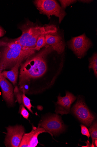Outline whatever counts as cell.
Here are the masks:
<instances>
[{
  "label": "cell",
  "instance_id": "1",
  "mask_svg": "<svg viewBox=\"0 0 97 147\" xmlns=\"http://www.w3.org/2000/svg\"><path fill=\"white\" fill-rule=\"evenodd\" d=\"M53 49L47 45L43 50L28 58L21 65L19 75L20 88H29V82L32 79L42 76L47 70L46 58Z\"/></svg>",
  "mask_w": 97,
  "mask_h": 147
},
{
  "label": "cell",
  "instance_id": "2",
  "mask_svg": "<svg viewBox=\"0 0 97 147\" xmlns=\"http://www.w3.org/2000/svg\"><path fill=\"white\" fill-rule=\"evenodd\" d=\"M36 50L23 47L15 39L0 41V73L12 69L35 53Z\"/></svg>",
  "mask_w": 97,
  "mask_h": 147
},
{
  "label": "cell",
  "instance_id": "3",
  "mask_svg": "<svg viewBox=\"0 0 97 147\" xmlns=\"http://www.w3.org/2000/svg\"><path fill=\"white\" fill-rule=\"evenodd\" d=\"M20 29L22 34L15 39L16 41L23 47L34 50L37 40L40 36L56 33L58 31L55 25L46 24L40 26L30 21L22 26Z\"/></svg>",
  "mask_w": 97,
  "mask_h": 147
},
{
  "label": "cell",
  "instance_id": "4",
  "mask_svg": "<svg viewBox=\"0 0 97 147\" xmlns=\"http://www.w3.org/2000/svg\"><path fill=\"white\" fill-rule=\"evenodd\" d=\"M34 3L38 9L49 19L52 16L58 17L60 23L66 15L65 11L56 1L37 0L34 1Z\"/></svg>",
  "mask_w": 97,
  "mask_h": 147
},
{
  "label": "cell",
  "instance_id": "5",
  "mask_svg": "<svg viewBox=\"0 0 97 147\" xmlns=\"http://www.w3.org/2000/svg\"><path fill=\"white\" fill-rule=\"evenodd\" d=\"M72 111L79 121L87 126L91 125L95 118L84 100L81 98H78Z\"/></svg>",
  "mask_w": 97,
  "mask_h": 147
},
{
  "label": "cell",
  "instance_id": "6",
  "mask_svg": "<svg viewBox=\"0 0 97 147\" xmlns=\"http://www.w3.org/2000/svg\"><path fill=\"white\" fill-rule=\"evenodd\" d=\"M39 126L44 128L52 136L58 134L64 131L65 129L61 119L57 115L45 119Z\"/></svg>",
  "mask_w": 97,
  "mask_h": 147
},
{
  "label": "cell",
  "instance_id": "7",
  "mask_svg": "<svg viewBox=\"0 0 97 147\" xmlns=\"http://www.w3.org/2000/svg\"><path fill=\"white\" fill-rule=\"evenodd\" d=\"M7 134L5 144L7 147H19L24 133V129L21 125L9 126L7 128Z\"/></svg>",
  "mask_w": 97,
  "mask_h": 147
},
{
  "label": "cell",
  "instance_id": "8",
  "mask_svg": "<svg viewBox=\"0 0 97 147\" xmlns=\"http://www.w3.org/2000/svg\"><path fill=\"white\" fill-rule=\"evenodd\" d=\"M69 44L71 48L79 57L84 56L92 45L90 40L85 34L73 38Z\"/></svg>",
  "mask_w": 97,
  "mask_h": 147
},
{
  "label": "cell",
  "instance_id": "9",
  "mask_svg": "<svg viewBox=\"0 0 97 147\" xmlns=\"http://www.w3.org/2000/svg\"><path fill=\"white\" fill-rule=\"evenodd\" d=\"M76 97L72 93L67 92L66 96L61 97L59 95L58 98L57 107L55 112L57 114L62 115L70 113L71 105L76 99Z\"/></svg>",
  "mask_w": 97,
  "mask_h": 147
},
{
  "label": "cell",
  "instance_id": "10",
  "mask_svg": "<svg viewBox=\"0 0 97 147\" xmlns=\"http://www.w3.org/2000/svg\"><path fill=\"white\" fill-rule=\"evenodd\" d=\"M46 132L44 128L39 126L38 128L33 129L30 132L24 134L19 147H36L38 143V135L42 133Z\"/></svg>",
  "mask_w": 97,
  "mask_h": 147
},
{
  "label": "cell",
  "instance_id": "11",
  "mask_svg": "<svg viewBox=\"0 0 97 147\" xmlns=\"http://www.w3.org/2000/svg\"><path fill=\"white\" fill-rule=\"evenodd\" d=\"M0 87L3 99L8 104L13 105L14 102L13 86L1 73H0Z\"/></svg>",
  "mask_w": 97,
  "mask_h": 147
},
{
  "label": "cell",
  "instance_id": "12",
  "mask_svg": "<svg viewBox=\"0 0 97 147\" xmlns=\"http://www.w3.org/2000/svg\"><path fill=\"white\" fill-rule=\"evenodd\" d=\"M55 34L45 35L46 44L51 46L59 54H61L64 51L65 45L61 37Z\"/></svg>",
  "mask_w": 97,
  "mask_h": 147
},
{
  "label": "cell",
  "instance_id": "13",
  "mask_svg": "<svg viewBox=\"0 0 97 147\" xmlns=\"http://www.w3.org/2000/svg\"><path fill=\"white\" fill-rule=\"evenodd\" d=\"M22 62L17 63L9 71H4L1 74L6 78H7L15 86L17 82L18 75V69Z\"/></svg>",
  "mask_w": 97,
  "mask_h": 147
},
{
  "label": "cell",
  "instance_id": "14",
  "mask_svg": "<svg viewBox=\"0 0 97 147\" xmlns=\"http://www.w3.org/2000/svg\"><path fill=\"white\" fill-rule=\"evenodd\" d=\"M89 131L92 140L91 147H95L94 140L97 139V124L96 122H94L91 126Z\"/></svg>",
  "mask_w": 97,
  "mask_h": 147
},
{
  "label": "cell",
  "instance_id": "15",
  "mask_svg": "<svg viewBox=\"0 0 97 147\" xmlns=\"http://www.w3.org/2000/svg\"><path fill=\"white\" fill-rule=\"evenodd\" d=\"M89 69H92L94 74L96 77L97 76V55L96 53H94L93 56L89 59Z\"/></svg>",
  "mask_w": 97,
  "mask_h": 147
},
{
  "label": "cell",
  "instance_id": "16",
  "mask_svg": "<svg viewBox=\"0 0 97 147\" xmlns=\"http://www.w3.org/2000/svg\"><path fill=\"white\" fill-rule=\"evenodd\" d=\"M45 35H41L38 38L35 48L36 51H39L41 48L47 45Z\"/></svg>",
  "mask_w": 97,
  "mask_h": 147
},
{
  "label": "cell",
  "instance_id": "17",
  "mask_svg": "<svg viewBox=\"0 0 97 147\" xmlns=\"http://www.w3.org/2000/svg\"><path fill=\"white\" fill-rule=\"evenodd\" d=\"M24 93H22V103L26 107L31 113H33V112L31 110V108L33 107L31 104L30 100L27 97Z\"/></svg>",
  "mask_w": 97,
  "mask_h": 147
},
{
  "label": "cell",
  "instance_id": "18",
  "mask_svg": "<svg viewBox=\"0 0 97 147\" xmlns=\"http://www.w3.org/2000/svg\"><path fill=\"white\" fill-rule=\"evenodd\" d=\"M20 112L23 117L26 119H28L29 116V113L25 108L23 105H21L20 109Z\"/></svg>",
  "mask_w": 97,
  "mask_h": 147
},
{
  "label": "cell",
  "instance_id": "19",
  "mask_svg": "<svg viewBox=\"0 0 97 147\" xmlns=\"http://www.w3.org/2000/svg\"><path fill=\"white\" fill-rule=\"evenodd\" d=\"M81 132L82 134L85 136H87L88 138L90 137V135L89 130L84 125H81Z\"/></svg>",
  "mask_w": 97,
  "mask_h": 147
},
{
  "label": "cell",
  "instance_id": "20",
  "mask_svg": "<svg viewBox=\"0 0 97 147\" xmlns=\"http://www.w3.org/2000/svg\"><path fill=\"white\" fill-rule=\"evenodd\" d=\"M61 3L62 8H65L67 6L75 3L76 1H59Z\"/></svg>",
  "mask_w": 97,
  "mask_h": 147
},
{
  "label": "cell",
  "instance_id": "21",
  "mask_svg": "<svg viewBox=\"0 0 97 147\" xmlns=\"http://www.w3.org/2000/svg\"><path fill=\"white\" fill-rule=\"evenodd\" d=\"M5 31L0 26V37L3 36L5 34Z\"/></svg>",
  "mask_w": 97,
  "mask_h": 147
},
{
  "label": "cell",
  "instance_id": "22",
  "mask_svg": "<svg viewBox=\"0 0 97 147\" xmlns=\"http://www.w3.org/2000/svg\"><path fill=\"white\" fill-rule=\"evenodd\" d=\"M79 1L83 2V3H88L91 2L92 1Z\"/></svg>",
  "mask_w": 97,
  "mask_h": 147
},
{
  "label": "cell",
  "instance_id": "23",
  "mask_svg": "<svg viewBox=\"0 0 97 147\" xmlns=\"http://www.w3.org/2000/svg\"><path fill=\"white\" fill-rule=\"evenodd\" d=\"M94 144H95V146L96 147L97 146V140H94Z\"/></svg>",
  "mask_w": 97,
  "mask_h": 147
}]
</instances>
